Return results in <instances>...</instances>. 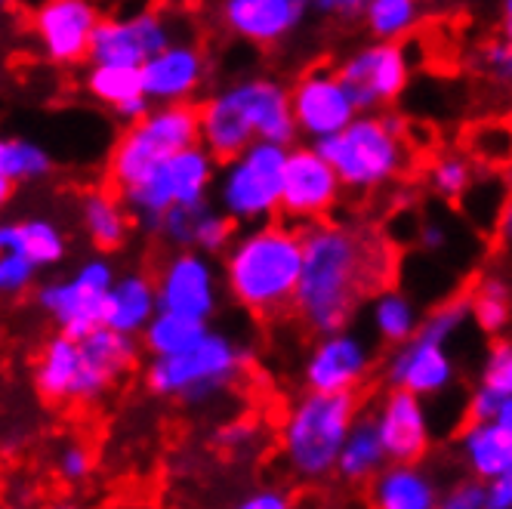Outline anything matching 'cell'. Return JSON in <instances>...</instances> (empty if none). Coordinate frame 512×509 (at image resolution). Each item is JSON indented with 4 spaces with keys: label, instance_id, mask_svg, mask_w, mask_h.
I'll use <instances>...</instances> for the list:
<instances>
[{
    "label": "cell",
    "instance_id": "30bf717a",
    "mask_svg": "<svg viewBox=\"0 0 512 509\" xmlns=\"http://www.w3.org/2000/svg\"><path fill=\"white\" fill-rule=\"evenodd\" d=\"M179 38L173 22L161 10H133L118 16H102L93 41H90V62L105 65H142L149 56L161 53L167 44Z\"/></svg>",
    "mask_w": 512,
    "mask_h": 509
},
{
    "label": "cell",
    "instance_id": "f907efd6",
    "mask_svg": "<svg viewBox=\"0 0 512 509\" xmlns=\"http://www.w3.org/2000/svg\"><path fill=\"white\" fill-rule=\"evenodd\" d=\"M497 423H503L506 429H512V395H506L503 402H500V411H497V417H494Z\"/></svg>",
    "mask_w": 512,
    "mask_h": 509
},
{
    "label": "cell",
    "instance_id": "ac0fdd59",
    "mask_svg": "<svg viewBox=\"0 0 512 509\" xmlns=\"http://www.w3.org/2000/svg\"><path fill=\"white\" fill-rule=\"evenodd\" d=\"M309 7L312 0H223L219 16L235 38L272 47L303 22Z\"/></svg>",
    "mask_w": 512,
    "mask_h": 509
},
{
    "label": "cell",
    "instance_id": "8fae6325",
    "mask_svg": "<svg viewBox=\"0 0 512 509\" xmlns=\"http://www.w3.org/2000/svg\"><path fill=\"white\" fill-rule=\"evenodd\" d=\"M343 183L337 170L321 158L318 149L297 145L287 152L284 176H281V210L287 223H315L331 216V210L340 204Z\"/></svg>",
    "mask_w": 512,
    "mask_h": 509
},
{
    "label": "cell",
    "instance_id": "603a6c76",
    "mask_svg": "<svg viewBox=\"0 0 512 509\" xmlns=\"http://www.w3.org/2000/svg\"><path fill=\"white\" fill-rule=\"evenodd\" d=\"M454 377V365L445 352L442 343H429L411 337L408 343H401V349L392 355L386 380L389 386L411 389L417 395H435L442 392Z\"/></svg>",
    "mask_w": 512,
    "mask_h": 509
},
{
    "label": "cell",
    "instance_id": "816d5d0a",
    "mask_svg": "<svg viewBox=\"0 0 512 509\" xmlns=\"http://www.w3.org/2000/svg\"><path fill=\"white\" fill-rule=\"evenodd\" d=\"M10 195H13V183H10V179H4V176H0V210L7 207Z\"/></svg>",
    "mask_w": 512,
    "mask_h": 509
},
{
    "label": "cell",
    "instance_id": "8992f818",
    "mask_svg": "<svg viewBox=\"0 0 512 509\" xmlns=\"http://www.w3.org/2000/svg\"><path fill=\"white\" fill-rule=\"evenodd\" d=\"M201 142V121L192 102L152 105V112L127 124L108 158V176L118 192L136 186L139 179L155 170L170 155Z\"/></svg>",
    "mask_w": 512,
    "mask_h": 509
},
{
    "label": "cell",
    "instance_id": "9c48e42d",
    "mask_svg": "<svg viewBox=\"0 0 512 509\" xmlns=\"http://www.w3.org/2000/svg\"><path fill=\"white\" fill-rule=\"evenodd\" d=\"M118 272L108 257H93L62 281H47L38 290V306L56 321V327L68 337H87L93 327L102 324L105 297L112 290Z\"/></svg>",
    "mask_w": 512,
    "mask_h": 509
},
{
    "label": "cell",
    "instance_id": "f1b7e54d",
    "mask_svg": "<svg viewBox=\"0 0 512 509\" xmlns=\"http://www.w3.org/2000/svg\"><path fill=\"white\" fill-rule=\"evenodd\" d=\"M361 494L368 497V503L383 509H429L435 503L432 482L408 463L380 469Z\"/></svg>",
    "mask_w": 512,
    "mask_h": 509
},
{
    "label": "cell",
    "instance_id": "bcb514c9",
    "mask_svg": "<svg viewBox=\"0 0 512 509\" xmlns=\"http://www.w3.org/2000/svg\"><path fill=\"white\" fill-rule=\"evenodd\" d=\"M371 0H312V7L321 13V16H331V19H343V22H352L358 16H364Z\"/></svg>",
    "mask_w": 512,
    "mask_h": 509
},
{
    "label": "cell",
    "instance_id": "cb8c5ba5",
    "mask_svg": "<svg viewBox=\"0 0 512 509\" xmlns=\"http://www.w3.org/2000/svg\"><path fill=\"white\" fill-rule=\"evenodd\" d=\"M158 312V290L155 278L145 272H124L115 278L112 290L105 297L102 324L112 331L139 337Z\"/></svg>",
    "mask_w": 512,
    "mask_h": 509
},
{
    "label": "cell",
    "instance_id": "83f0119b",
    "mask_svg": "<svg viewBox=\"0 0 512 509\" xmlns=\"http://www.w3.org/2000/svg\"><path fill=\"white\" fill-rule=\"evenodd\" d=\"M133 213L112 192H87L81 201V226L99 253H115L130 238Z\"/></svg>",
    "mask_w": 512,
    "mask_h": 509
},
{
    "label": "cell",
    "instance_id": "7402d4cb",
    "mask_svg": "<svg viewBox=\"0 0 512 509\" xmlns=\"http://www.w3.org/2000/svg\"><path fill=\"white\" fill-rule=\"evenodd\" d=\"M244 115L256 133V139H269L290 145L297 139V121L290 108V90H284L278 81L269 78H247L232 84Z\"/></svg>",
    "mask_w": 512,
    "mask_h": 509
},
{
    "label": "cell",
    "instance_id": "277c9868",
    "mask_svg": "<svg viewBox=\"0 0 512 509\" xmlns=\"http://www.w3.org/2000/svg\"><path fill=\"white\" fill-rule=\"evenodd\" d=\"M411 142V124L401 118H352L340 133L315 139V149L340 176V183L355 192L386 186L405 170Z\"/></svg>",
    "mask_w": 512,
    "mask_h": 509
},
{
    "label": "cell",
    "instance_id": "ab89813d",
    "mask_svg": "<svg viewBox=\"0 0 512 509\" xmlns=\"http://www.w3.org/2000/svg\"><path fill=\"white\" fill-rule=\"evenodd\" d=\"M482 389H488L497 398L512 395V343L509 340L491 343L485 371H482Z\"/></svg>",
    "mask_w": 512,
    "mask_h": 509
},
{
    "label": "cell",
    "instance_id": "7bdbcfd3",
    "mask_svg": "<svg viewBox=\"0 0 512 509\" xmlns=\"http://www.w3.org/2000/svg\"><path fill=\"white\" fill-rule=\"evenodd\" d=\"M485 53V65L488 71L497 78V81H512V41L503 38V41H488V47L482 50Z\"/></svg>",
    "mask_w": 512,
    "mask_h": 509
},
{
    "label": "cell",
    "instance_id": "8d00e7d4",
    "mask_svg": "<svg viewBox=\"0 0 512 509\" xmlns=\"http://www.w3.org/2000/svg\"><path fill=\"white\" fill-rule=\"evenodd\" d=\"M374 324L380 337L389 346H401L408 343L417 331V318L414 309L408 306V300H401L395 290H386V294L377 297V309H374Z\"/></svg>",
    "mask_w": 512,
    "mask_h": 509
},
{
    "label": "cell",
    "instance_id": "52a82bcc",
    "mask_svg": "<svg viewBox=\"0 0 512 509\" xmlns=\"http://www.w3.org/2000/svg\"><path fill=\"white\" fill-rule=\"evenodd\" d=\"M287 161V145L256 139L247 149L219 164L216 204L238 226H256L275 220L281 210V176Z\"/></svg>",
    "mask_w": 512,
    "mask_h": 509
},
{
    "label": "cell",
    "instance_id": "d6986e66",
    "mask_svg": "<svg viewBox=\"0 0 512 509\" xmlns=\"http://www.w3.org/2000/svg\"><path fill=\"white\" fill-rule=\"evenodd\" d=\"M377 426L389 460L417 466L429 454V429L417 392L392 386L389 398H383L380 405Z\"/></svg>",
    "mask_w": 512,
    "mask_h": 509
},
{
    "label": "cell",
    "instance_id": "d590c367",
    "mask_svg": "<svg viewBox=\"0 0 512 509\" xmlns=\"http://www.w3.org/2000/svg\"><path fill=\"white\" fill-rule=\"evenodd\" d=\"M53 155L34 139H7V161H4V179L10 183H38L50 176Z\"/></svg>",
    "mask_w": 512,
    "mask_h": 509
},
{
    "label": "cell",
    "instance_id": "d4e9b609",
    "mask_svg": "<svg viewBox=\"0 0 512 509\" xmlns=\"http://www.w3.org/2000/svg\"><path fill=\"white\" fill-rule=\"evenodd\" d=\"M81 371V340L56 334L44 343L38 361H34V386L50 405L75 402V383Z\"/></svg>",
    "mask_w": 512,
    "mask_h": 509
},
{
    "label": "cell",
    "instance_id": "ffe728a7",
    "mask_svg": "<svg viewBox=\"0 0 512 509\" xmlns=\"http://www.w3.org/2000/svg\"><path fill=\"white\" fill-rule=\"evenodd\" d=\"M371 374V358L364 346L343 331L321 337L306 361V386L315 392H346L361 389Z\"/></svg>",
    "mask_w": 512,
    "mask_h": 509
},
{
    "label": "cell",
    "instance_id": "c3c4849f",
    "mask_svg": "<svg viewBox=\"0 0 512 509\" xmlns=\"http://www.w3.org/2000/svg\"><path fill=\"white\" fill-rule=\"evenodd\" d=\"M488 506H491V509H509V506H512V466L503 472V476L491 479Z\"/></svg>",
    "mask_w": 512,
    "mask_h": 509
},
{
    "label": "cell",
    "instance_id": "836d02e7",
    "mask_svg": "<svg viewBox=\"0 0 512 509\" xmlns=\"http://www.w3.org/2000/svg\"><path fill=\"white\" fill-rule=\"evenodd\" d=\"M469 158L491 170H512V121H485L466 133Z\"/></svg>",
    "mask_w": 512,
    "mask_h": 509
},
{
    "label": "cell",
    "instance_id": "5b68a950",
    "mask_svg": "<svg viewBox=\"0 0 512 509\" xmlns=\"http://www.w3.org/2000/svg\"><path fill=\"white\" fill-rule=\"evenodd\" d=\"M250 355L226 334L207 331L195 346L173 352V355H155L145 383L158 398L179 402L186 408H198L223 395L247 368Z\"/></svg>",
    "mask_w": 512,
    "mask_h": 509
},
{
    "label": "cell",
    "instance_id": "44dd1931",
    "mask_svg": "<svg viewBox=\"0 0 512 509\" xmlns=\"http://www.w3.org/2000/svg\"><path fill=\"white\" fill-rule=\"evenodd\" d=\"M198 121H201V145L219 164L241 155L250 142H256V133L244 115L232 84L216 90L198 105Z\"/></svg>",
    "mask_w": 512,
    "mask_h": 509
},
{
    "label": "cell",
    "instance_id": "60d3db41",
    "mask_svg": "<svg viewBox=\"0 0 512 509\" xmlns=\"http://www.w3.org/2000/svg\"><path fill=\"white\" fill-rule=\"evenodd\" d=\"M56 472L62 482L78 485L93 472V454L84 445H65L56 457Z\"/></svg>",
    "mask_w": 512,
    "mask_h": 509
},
{
    "label": "cell",
    "instance_id": "db71d44e",
    "mask_svg": "<svg viewBox=\"0 0 512 509\" xmlns=\"http://www.w3.org/2000/svg\"><path fill=\"white\" fill-rule=\"evenodd\" d=\"M506 19H509V25H512V0H506Z\"/></svg>",
    "mask_w": 512,
    "mask_h": 509
},
{
    "label": "cell",
    "instance_id": "2e32d148",
    "mask_svg": "<svg viewBox=\"0 0 512 509\" xmlns=\"http://www.w3.org/2000/svg\"><path fill=\"white\" fill-rule=\"evenodd\" d=\"M136 337L112 331V327H93L87 337H81V371L75 383V402L93 405L112 389L133 365H136Z\"/></svg>",
    "mask_w": 512,
    "mask_h": 509
},
{
    "label": "cell",
    "instance_id": "7c38bea8",
    "mask_svg": "<svg viewBox=\"0 0 512 509\" xmlns=\"http://www.w3.org/2000/svg\"><path fill=\"white\" fill-rule=\"evenodd\" d=\"M99 19L102 10L96 0H44L34 10L31 31L50 62L78 65L90 53V41Z\"/></svg>",
    "mask_w": 512,
    "mask_h": 509
},
{
    "label": "cell",
    "instance_id": "e0dca14e",
    "mask_svg": "<svg viewBox=\"0 0 512 509\" xmlns=\"http://www.w3.org/2000/svg\"><path fill=\"white\" fill-rule=\"evenodd\" d=\"M290 108H294L297 130L312 139L340 133L355 118V105L343 90L337 71H324V68L306 71L290 87Z\"/></svg>",
    "mask_w": 512,
    "mask_h": 509
},
{
    "label": "cell",
    "instance_id": "e575fe53",
    "mask_svg": "<svg viewBox=\"0 0 512 509\" xmlns=\"http://www.w3.org/2000/svg\"><path fill=\"white\" fill-rule=\"evenodd\" d=\"M423 13V0H371L364 19H368V31L380 41H398L414 31Z\"/></svg>",
    "mask_w": 512,
    "mask_h": 509
},
{
    "label": "cell",
    "instance_id": "11a10c76",
    "mask_svg": "<svg viewBox=\"0 0 512 509\" xmlns=\"http://www.w3.org/2000/svg\"><path fill=\"white\" fill-rule=\"evenodd\" d=\"M506 38H509V41H512V25H509V28H506Z\"/></svg>",
    "mask_w": 512,
    "mask_h": 509
},
{
    "label": "cell",
    "instance_id": "681fc988",
    "mask_svg": "<svg viewBox=\"0 0 512 509\" xmlns=\"http://www.w3.org/2000/svg\"><path fill=\"white\" fill-rule=\"evenodd\" d=\"M152 112V99L149 96H136V99H130V102H124L121 108H115V115H118V121H124V124H136L139 118H145Z\"/></svg>",
    "mask_w": 512,
    "mask_h": 509
},
{
    "label": "cell",
    "instance_id": "9a60e30c",
    "mask_svg": "<svg viewBox=\"0 0 512 509\" xmlns=\"http://www.w3.org/2000/svg\"><path fill=\"white\" fill-rule=\"evenodd\" d=\"M139 71L142 90L152 99V105L192 102L207 81V56L195 41L176 38L161 53L145 59Z\"/></svg>",
    "mask_w": 512,
    "mask_h": 509
},
{
    "label": "cell",
    "instance_id": "1f68e13d",
    "mask_svg": "<svg viewBox=\"0 0 512 509\" xmlns=\"http://www.w3.org/2000/svg\"><path fill=\"white\" fill-rule=\"evenodd\" d=\"M469 287V312L485 334H500L512 318V287L500 275H472Z\"/></svg>",
    "mask_w": 512,
    "mask_h": 509
},
{
    "label": "cell",
    "instance_id": "4316f807",
    "mask_svg": "<svg viewBox=\"0 0 512 509\" xmlns=\"http://www.w3.org/2000/svg\"><path fill=\"white\" fill-rule=\"evenodd\" d=\"M383 460H386V448H383V439H380L377 417L374 414L355 417L346 442H343L340 460H337L340 479L346 485H355L358 491H364V488H368V482L380 472Z\"/></svg>",
    "mask_w": 512,
    "mask_h": 509
},
{
    "label": "cell",
    "instance_id": "ba28073f",
    "mask_svg": "<svg viewBox=\"0 0 512 509\" xmlns=\"http://www.w3.org/2000/svg\"><path fill=\"white\" fill-rule=\"evenodd\" d=\"M219 173V161L204 149L201 142L189 145L167 161H161L155 170H149L136 186L118 192L127 210L133 213V220L142 229L158 232L161 216L173 204H195L207 201L213 183Z\"/></svg>",
    "mask_w": 512,
    "mask_h": 509
},
{
    "label": "cell",
    "instance_id": "6da1fadb",
    "mask_svg": "<svg viewBox=\"0 0 512 509\" xmlns=\"http://www.w3.org/2000/svg\"><path fill=\"white\" fill-rule=\"evenodd\" d=\"M398 281V247L377 226H346L331 216L303 226V272L294 315L315 337L337 334L364 300Z\"/></svg>",
    "mask_w": 512,
    "mask_h": 509
},
{
    "label": "cell",
    "instance_id": "ee69618b",
    "mask_svg": "<svg viewBox=\"0 0 512 509\" xmlns=\"http://www.w3.org/2000/svg\"><path fill=\"white\" fill-rule=\"evenodd\" d=\"M494 253H503V257L512 263V192L506 195V201L500 204L497 216H494V238H491Z\"/></svg>",
    "mask_w": 512,
    "mask_h": 509
},
{
    "label": "cell",
    "instance_id": "f6af8a7d",
    "mask_svg": "<svg viewBox=\"0 0 512 509\" xmlns=\"http://www.w3.org/2000/svg\"><path fill=\"white\" fill-rule=\"evenodd\" d=\"M253 435H256L253 423L235 420V423H226L223 429H216L213 442H216L219 448H226V451H238V448H247V445L253 442Z\"/></svg>",
    "mask_w": 512,
    "mask_h": 509
},
{
    "label": "cell",
    "instance_id": "74e56055",
    "mask_svg": "<svg viewBox=\"0 0 512 509\" xmlns=\"http://www.w3.org/2000/svg\"><path fill=\"white\" fill-rule=\"evenodd\" d=\"M429 183L445 201H463L475 183V167L466 155H438L429 164Z\"/></svg>",
    "mask_w": 512,
    "mask_h": 509
},
{
    "label": "cell",
    "instance_id": "3957f363",
    "mask_svg": "<svg viewBox=\"0 0 512 509\" xmlns=\"http://www.w3.org/2000/svg\"><path fill=\"white\" fill-rule=\"evenodd\" d=\"M368 402L361 389L315 392L290 405L281 423V454L290 476L303 482H324L337 472V460L346 435Z\"/></svg>",
    "mask_w": 512,
    "mask_h": 509
},
{
    "label": "cell",
    "instance_id": "5bb4252c",
    "mask_svg": "<svg viewBox=\"0 0 512 509\" xmlns=\"http://www.w3.org/2000/svg\"><path fill=\"white\" fill-rule=\"evenodd\" d=\"M155 290L158 309L195 315L204 321L216 312L219 281L210 257L201 250H176L173 257H167L155 275Z\"/></svg>",
    "mask_w": 512,
    "mask_h": 509
},
{
    "label": "cell",
    "instance_id": "d6a6232c",
    "mask_svg": "<svg viewBox=\"0 0 512 509\" xmlns=\"http://www.w3.org/2000/svg\"><path fill=\"white\" fill-rule=\"evenodd\" d=\"M87 93L105 105V108H121L124 102L142 96V71L139 65H105V62H90V71L84 78Z\"/></svg>",
    "mask_w": 512,
    "mask_h": 509
},
{
    "label": "cell",
    "instance_id": "f546056e",
    "mask_svg": "<svg viewBox=\"0 0 512 509\" xmlns=\"http://www.w3.org/2000/svg\"><path fill=\"white\" fill-rule=\"evenodd\" d=\"M457 435L463 439L466 460L479 479H497L512 466V429H506L503 423H475Z\"/></svg>",
    "mask_w": 512,
    "mask_h": 509
},
{
    "label": "cell",
    "instance_id": "f35d334b",
    "mask_svg": "<svg viewBox=\"0 0 512 509\" xmlns=\"http://www.w3.org/2000/svg\"><path fill=\"white\" fill-rule=\"evenodd\" d=\"M34 278H38V266H34L28 257L0 250V300L25 297L34 287Z\"/></svg>",
    "mask_w": 512,
    "mask_h": 509
},
{
    "label": "cell",
    "instance_id": "b9f144b4",
    "mask_svg": "<svg viewBox=\"0 0 512 509\" xmlns=\"http://www.w3.org/2000/svg\"><path fill=\"white\" fill-rule=\"evenodd\" d=\"M442 506H448V509H479V506H488V485L479 482V476L466 479V482H460V485H454L448 491Z\"/></svg>",
    "mask_w": 512,
    "mask_h": 509
},
{
    "label": "cell",
    "instance_id": "f5cc1de1",
    "mask_svg": "<svg viewBox=\"0 0 512 509\" xmlns=\"http://www.w3.org/2000/svg\"><path fill=\"white\" fill-rule=\"evenodd\" d=\"M4 161H7V136H0V176H4Z\"/></svg>",
    "mask_w": 512,
    "mask_h": 509
},
{
    "label": "cell",
    "instance_id": "7dc6e473",
    "mask_svg": "<svg viewBox=\"0 0 512 509\" xmlns=\"http://www.w3.org/2000/svg\"><path fill=\"white\" fill-rule=\"evenodd\" d=\"M290 506V497L278 488H260L241 500V509H284Z\"/></svg>",
    "mask_w": 512,
    "mask_h": 509
},
{
    "label": "cell",
    "instance_id": "4fadbf2b",
    "mask_svg": "<svg viewBox=\"0 0 512 509\" xmlns=\"http://www.w3.org/2000/svg\"><path fill=\"white\" fill-rule=\"evenodd\" d=\"M337 78L349 93L352 105L368 112L377 105H389L408 84V59L398 41H383L346 59L337 68Z\"/></svg>",
    "mask_w": 512,
    "mask_h": 509
},
{
    "label": "cell",
    "instance_id": "4dcf8cb0",
    "mask_svg": "<svg viewBox=\"0 0 512 509\" xmlns=\"http://www.w3.org/2000/svg\"><path fill=\"white\" fill-rule=\"evenodd\" d=\"M207 331H210V327H207L204 318L158 309L155 318L145 324V331L139 337H142V346L149 349L152 358H155V355H173V352L195 346Z\"/></svg>",
    "mask_w": 512,
    "mask_h": 509
},
{
    "label": "cell",
    "instance_id": "7a4b0ae2",
    "mask_svg": "<svg viewBox=\"0 0 512 509\" xmlns=\"http://www.w3.org/2000/svg\"><path fill=\"white\" fill-rule=\"evenodd\" d=\"M300 272L303 226L297 223H256V229L235 235L223 260L232 300L256 318L294 315Z\"/></svg>",
    "mask_w": 512,
    "mask_h": 509
},
{
    "label": "cell",
    "instance_id": "484cf974",
    "mask_svg": "<svg viewBox=\"0 0 512 509\" xmlns=\"http://www.w3.org/2000/svg\"><path fill=\"white\" fill-rule=\"evenodd\" d=\"M0 250L22 253L38 269L59 266L68 253V241L62 229L44 216H31V220H0Z\"/></svg>",
    "mask_w": 512,
    "mask_h": 509
}]
</instances>
